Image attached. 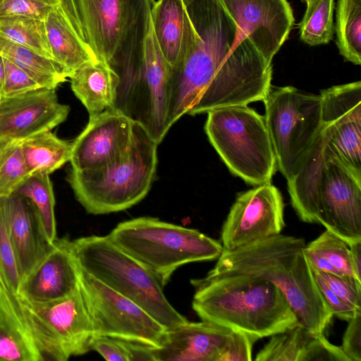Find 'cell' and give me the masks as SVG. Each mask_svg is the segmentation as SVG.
I'll return each instance as SVG.
<instances>
[{
	"label": "cell",
	"instance_id": "obj_1",
	"mask_svg": "<svg viewBox=\"0 0 361 361\" xmlns=\"http://www.w3.org/2000/svg\"><path fill=\"white\" fill-rule=\"evenodd\" d=\"M194 39L171 68L167 122L229 106L262 101L271 85L272 65L245 37L221 0H184Z\"/></svg>",
	"mask_w": 361,
	"mask_h": 361
},
{
	"label": "cell",
	"instance_id": "obj_2",
	"mask_svg": "<svg viewBox=\"0 0 361 361\" xmlns=\"http://www.w3.org/2000/svg\"><path fill=\"white\" fill-rule=\"evenodd\" d=\"M305 240L281 233L223 250L207 275H249L268 280L283 293L300 324L323 334L333 314L323 300L304 255Z\"/></svg>",
	"mask_w": 361,
	"mask_h": 361
},
{
	"label": "cell",
	"instance_id": "obj_3",
	"mask_svg": "<svg viewBox=\"0 0 361 361\" xmlns=\"http://www.w3.org/2000/svg\"><path fill=\"white\" fill-rule=\"evenodd\" d=\"M287 183L301 221L322 225L348 246L361 241V180L328 154L322 128L301 169Z\"/></svg>",
	"mask_w": 361,
	"mask_h": 361
},
{
	"label": "cell",
	"instance_id": "obj_4",
	"mask_svg": "<svg viewBox=\"0 0 361 361\" xmlns=\"http://www.w3.org/2000/svg\"><path fill=\"white\" fill-rule=\"evenodd\" d=\"M190 282L195 288L192 308L202 321L259 338L300 324L281 290L268 280L206 275Z\"/></svg>",
	"mask_w": 361,
	"mask_h": 361
},
{
	"label": "cell",
	"instance_id": "obj_5",
	"mask_svg": "<svg viewBox=\"0 0 361 361\" xmlns=\"http://www.w3.org/2000/svg\"><path fill=\"white\" fill-rule=\"evenodd\" d=\"M157 145L147 132L134 122L128 149L116 160L99 168H72L67 181L86 212L105 214L130 208L145 197L154 180Z\"/></svg>",
	"mask_w": 361,
	"mask_h": 361
},
{
	"label": "cell",
	"instance_id": "obj_6",
	"mask_svg": "<svg viewBox=\"0 0 361 361\" xmlns=\"http://www.w3.org/2000/svg\"><path fill=\"white\" fill-rule=\"evenodd\" d=\"M108 236L147 268L162 287L180 267L216 259L223 252L221 242L197 229L149 216L121 222Z\"/></svg>",
	"mask_w": 361,
	"mask_h": 361
},
{
	"label": "cell",
	"instance_id": "obj_7",
	"mask_svg": "<svg viewBox=\"0 0 361 361\" xmlns=\"http://www.w3.org/2000/svg\"><path fill=\"white\" fill-rule=\"evenodd\" d=\"M71 242L80 269L135 302L166 330L188 322L169 302L156 276L108 235L82 237Z\"/></svg>",
	"mask_w": 361,
	"mask_h": 361
},
{
	"label": "cell",
	"instance_id": "obj_8",
	"mask_svg": "<svg viewBox=\"0 0 361 361\" xmlns=\"http://www.w3.org/2000/svg\"><path fill=\"white\" fill-rule=\"evenodd\" d=\"M116 76L111 109L140 125L160 144L170 129L167 122L170 66L157 42L150 20L142 58L109 66Z\"/></svg>",
	"mask_w": 361,
	"mask_h": 361
},
{
	"label": "cell",
	"instance_id": "obj_9",
	"mask_svg": "<svg viewBox=\"0 0 361 361\" xmlns=\"http://www.w3.org/2000/svg\"><path fill=\"white\" fill-rule=\"evenodd\" d=\"M207 114L206 134L229 171L252 185L271 183L276 164L264 117L247 105Z\"/></svg>",
	"mask_w": 361,
	"mask_h": 361
},
{
	"label": "cell",
	"instance_id": "obj_10",
	"mask_svg": "<svg viewBox=\"0 0 361 361\" xmlns=\"http://www.w3.org/2000/svg\"><path fill=\"white\" fill-rule=\"evenodd\" d=\"M276 169L291 180L301 169L322 127L319 94L271 85L263 100Z\"/></svg>",
	"mask_w": 361,
	"mask_h": 361
},
{
	"label": "cell",
	"instance_id": "obj_11",
	"mask_svg": "<svg viewBox=\"0 0 361 361\" xmlns=\"http://www.w3.org/2000/svg\"><path fill=\"white\" fill-rule=\"evenodd\" d=\"M78 276L94 336L161 345L166 329L147 312L79 267Z\"/></svg>",
	"mask_w": 361,
	"mask_h": 361
},
{
	"label": "cell",
	"instance_id": "obj_12",
	"mask_svg": "<svg viewBox=\"0 0 361 361\" xmlns=\"http://www.w3.org/2000/svg\"><path fill=\"white\" fill-rule=\"evenodd\" d=\"M286 224L284 203L279 189L271 184L257 185L238 195L223 224V250H233L281 233Z\"/></svg>",
	"mask_w": 361,
	"mask_h": 361
},
{
	"label": "cell",
	"instance_id": "obj_13",
	"mask_svg": "<svg viewBox=\"0 0 361 361\" xmlns=\"http://www.w3.org/2000/svg\"><path fill=\"white\" fill-rule=\"evenodd\" d=\"M243 35L266 61L272 59L293 28L295 18L287 0H221Z\"/></svg>",
	"mask_w": 361,
	"mask_h": 361
},
{
	"label": "cell",
	"instance_id": "obj_14",
	"mask_svg": "<svg viewBox=\"0 0 361 361\" xmlns=\"http://www.w3.org/2000/svg\"><path fill=\"white\" fill-rule=\"evenodd\" d=\"M328 154L361 180V97L337 90L322 99Z\"/></svg>",
	"mask_w": 361,
	"mask_h": 361
},
{
	"label": "cell",
	"instance_id": "obj_15",
	"mask_svg": "<svg viewBox=\"0 0 361 361\" xmlns=\"http://www.w3.org/2000/svg\"><path fill=\"white\" fill-rule=\"evenodd\" d=\"M70 107L61 104L54 89L40 87L11 97H0V139L21 141L51 130L68 117Z\"/></svg>",
	"mask_w": 361,
	"mask_h": 361
},
{
	"label": "cell",
	"instance_id": "obj_16",
	"mask_svg": "<svg viewBox=\"0 0 361 361\" xmlns=\"http://www.w3.org/2000/svg\"><path fill=\"white\" fill-rule=\"evenodd\" d=\"M134 122L111 109L90 117L80 134L72 142L71 168L94 169L118 159L129 147Z\"/></svg>",
	"mask_w": 361,
	"mask_h": 361
},
{
	"label": "cell",
	"instance_id": "obj_17",
	"mask_svg": "<svg viewBox=\"0 0 361 361\" xmlns=\"http://www.w3.org/2000/svg\"><path fill=\"white\" fill-rule=\"evenodd\" d=\"M0 210L15 253L22 281L50 251L37 212L27 197L13 193L0 197Z\"/></svg>",
	"mask_w": 361,
	"mask_h": 361
},
{
	"label": "cell",
	"instance_id": "obj_18",
	"mask_svg": "<svg viewBox=\"0 0 361 361\" xmlns=\"http://www.w3.org/2000/svg\"><path fill=\"white\" fill-rule=\"evenodd\" d=\"M78 283L72 242L57 238L47 256L22 281L18 295L32 302L53 301L71 294Z\"/></svg>",
	"mask_w": 361,
	"mask_h": 361
},
{
	"label": "cell",
	"instance_id": "obj_19",
	"mask_svg": "<svg viewBox=\"0 0 361 361\" xmlns=\"http://www.w3.org/2000/svg\"><path fill=\"white\" fill-rule=\"evenodd\" d=\"M85 40L98 61L108 63L118 49L131 0H75Z\"/></svg>",
	"mask_w": 361,
	"mask_h": 361
},
{
	"label": "cell",
	"instance_id": "obj_20",
	"mask_svg": "<svg viewBox=\"0 0 361 361\" xmlns=\"http://www.w3.org/2000/svg\"><path fill=\"white\" fill-rule=\"evenodd\" d=\"M233 330L202 321L166 331L156 361H219Z\"/></svg>",
	"mask_w": 361,
	"mask_h": 361
},
{
	"label": "cell",
	"instance_id": "obj_21",
	"mask_svg": "<svg viewBox=\"0 0 361 361\" xmlns=\"http://www.w3.org/2000/svg\"><path fill=\"white\" fill-rule=\"evenodd\" d=\"M256 361H351L341 346L324 334H313L298 324L271 336L257 353Z\"/></svg>",
	"mask_w": 361,
	"mask_h": 361
},
{
	"label": "cell",
	"instance_id": "obj_22",
	"mask_svg": "<svg viewBox=\"0 0 361 361\" xmlns=\"http://www.w3.org/2000/svg\"><path fill=\"white\" fill-rule=\"evenodd\" d=\"M151 19L161 54L171 68L177 67L185 57L196 32L185 1L154 0Z\"/></svg>",
	"mask_w": 361,
	"mask_h": 361
},
{
	"label": "cell",
	"instance_id": "obj_23",
	"mask_svg": "<svg viewBox=\"0 0 361 361\" xmlns=\"http://www.w3.org/2000/svg\"><path fill=\"white\" fill-rule=\"evenodd\" d=\"M45 25L53 59L68 78L82 65L98 61L88 44L71 27L62 4L49 14Z\"/></svg>",
	"mask_w": 361,
	"mask_h": 361
},
{
	"label": "cell",
	"instance_id": "obj_24",
	"mask_svg": "<svg viewBox=\"0 0 361 361\" xmlns=\"http://www.w3.org/2000/svg\"><path fill=\"white\" fill-rule=\"evenodd\" d=\"M70 79L71 90L90 117L111 107L116 76L108 64L100 61L87 63L77 69Z\"/></svg>",
	"mask_w": 361,
	"mask_h": 361
},
{
	"label": "cell",
	"instance_id": "obj_25",
	"mask_svg": "<svg viewBox=\"0 0 361 361\" xmlns=\"http://www.w3.org/2000/svg\"><path fill=\"white\" fill-rule=\"evenodd\" d=\"M20 146L29 173L49 175L70 161L73 142L47 130L21 140Z\"/></svg>",
	"mask_w": 361,
	"mask_h": 361
},
{
	"label": "cell",
	"instance_id": "obj_26",
	"mask_svg": "<svg viewBox=\"0 0 361 361\" xmlns=\"http://www.w3.org/2000/svg\"><path fill=\"white\" fill-rule=\"evenodd\" d=\"M0 56L20 68L41 87L55 90L68 78L63 68L53 59L1 37Z\"/></svg>",
	"mask_w": 361,
	"mask_h": 361
},
{
	"label": "cell",
	"instance_id": "obj_27",
	"mask_svg": "<svg viewBox=\"0 0 361 361\" xmlns=\"http://www.w3.org/2000/svg\"><path fill=\"white\" fill-rule=\"evenodd\" d=\"M336 44L345 60L361 64V0H338Z\"/></svg>",
	"mask_w": 361,
	"mask_h": 361
},
{
	"label": "cell",
	"instance_id": "obj_28",
	"mask_svg": "<svg viewBox=\"0 0 361 361\" xmlns=\"http://www.w3.org/2000/svg\"><path fill=\"white\" fill-rule=\"evenodd\" d=\"M43 361L22 325L0 300V361Z\"/></svg>",
	"mask_w": 361,
	"mask_h": 361
},
{
	"label": "cell",
	"instance_id": "obj_29",
	"mask_svg": "<svg viewBox=\"0 0 361 361\" xmlns=\"http://www.w3.org/2000/svg\"><path fill=\"white\" fill-rule=\"evenodd\" d=\"M0 37L54 60L44 21L23 16H1Z\"/></svg>",
	"mask_w": 361,
	"mask_h": 361
},
{
	"label": "cell",
	"instance_id": "obj_30",
	"mask_svg": "<svg viewBox=\"0 0 361 361\" xmlns=\"http://www.w3.org/2000/svg\"><path fill=\"white\" fill-rule=\"evenodd\" d=\"M15 193L28 198L32 202L45 235L48 240L53 243L57 239V235L54 214L55 198L49 175H30Z\"/></svg>",
	"mask_w": 361,
	"mask_h": 361
},
{
	"label": "cell",
	"instance_id": "obj_31",
	"mask_svg": "<svg viewBox=\"0 0 361 361\" xmlns=\"http://www.w3.org/2000/svg\"><path fill=\"white\" fill-rule=\"evenodd\" d=\"M307 8L299 30L300 37L310 46L328 44L334 35V0H305Z\"/></svg>",
	"mask_w": 361,
	"mask_h": 361
},
{
	"label": "cell",
	"instance_id": "obj_32",
	"mask_svg": "<svg viewBox=\"0 0 361 361\" xmlns=\"http://www.w3.org/2000/svg\"><path fill=\"white\" fill-rule=\"evenodd\" d=\"M30 176L20 141L0 139V197L15 192Z\"/></svg>",
	"mask_w": 361,
	"mask_h": 361
},
{
	"label": "cell",
	"instance_id": "obj_33",
	"mask_svg": "<svg viewBox=\"0 0 361 361\" xmlns=\"http://www.w3.org/2000/svg\"><path fill=\"white\" fill-rule=\"evenodd\" d=\"M305 247L322 257L336 271L338 275L353 277L361 281L353 268L348 245L330 231L326 230L305 245Z\"/></svg>",
	"mask_w": 361,
	"mask_h": 361
},
{
	"label": "cell",
	"instance_id": "obj_34",
	"mask_svg": "<svg viewBox=\"0 0 361 361\" xmlns=\"http://www.w3.org/2000/svg\"><path fill=\"white\" fill-rule=\"evenodd\" d=\"M0 282L11 293L18 295L21 278L15 253L0 210Z\"/></svg>",
	"mask_w": 361,
	"mask_h": 361
},
{
	"label": "cell",
	"instance_id": "obj_35",
	"mask_svg": "<svg viewBox=\"0 0 361 361\" xmlns=\"http://www.w3.org/2000/svg\"><path fill=\"white\" fill-rule=\"evenodd\" d=\"M62 0H0V16H23L42 21Z\"/></svg>",
	"mask_w": 361,
	"mask_h": 361
},
{
	"label": "cell",
	"instance_id": "obj_36",
	"mask_svg": "<svg viewBox=\"0 0 361 361\" xmlns=\"http://www.w3.org/2000/svg\"><path fill=\"white\" fill-rule=\"evenodd\" d=\"M317 271L330 289L345 303L356 310H361V281L350 276Z\"/></svg>",
	"mask_w": 361,
	"mask_h": 361
},
{
	"label": "cell",
	"instance_id": "obj_37",
	"mask_svg": "<svg viewBox=\"0 0 361 361\" xmlns=\"http://www.w3.org/2000/svg\"><path fill=\"white\" fill-rule=\"evenodd\" d=\"M2 59L4 79L1 85V96H14L41 87L20 68L6 58Z\"/></svg>",
	"mask_w": 361,
	"mask_h": 361
},
{
	"label": "cell",
	"instance_id": "obj_38",
	"mask_svg": "<svg viewBox=\"0 0 361 361\" xmlns=\"http://www.w3.org/2000/svg\"><path fill=\"white\" fill-rule=\"evenodd\" d=\"M259 338L241 331H233L219 361H250L255 343Z\"/></svg>",
	"mask_w": 361,
	"mask_h": 361
},
{
	"label": "cell",
	"instance_id": "obj_39",
	"mask_svg": "<svg viewBox=\"0 0 361 361\" xmlns=\"http://www.w3.org/2000/svg\"><path fill=\"white\" fill-rule=\"evenodd\" d=\"M91 350L108 361H129L126 341L103 336H94Z\"/></svg>",
	"mask_w": 361,
	"mask_h": 361
},
{
	"label": "cell",
	"instance_id": "obj_40",
	"mask_svg": "<svg viewBox=\"0 0 361 361\" xmlns=\"http://www.w3.org/2000/svg\"><path fill=\"white\" fill-rule=\"evenodd\" d=\"M317 288L334 316L348 322L358 310L350 307L337 296L319 276L317 271L310 269Z\"/></svg>",
	"mask_w": 361,
	"mask_h": 361
},
{
	"label": "cell",
	"instance_id": "obj_41",
	"mask_svg": "<svg viewBox=\"0 0 361 361\" xmlns=\"http://www.w3.org/2000/svg\"><path fill=\"white\" fill-rule=\"evenodd\" d=\"M348 322L341 347L351 361H361V310Z\"/></svg>",
	"mask_w": 361,
	"mask_h": 361
},
{
	"label": "cell",
	"instance_id": "obj_42",
	"mask_svg": "<svg viewBox=\"0 0 361 361\" xmlns=\"http://www.w3.org/2000/svg\"><path fill=\"white\" fill-rule=\"evenodd\" d=\"M62 6L73 30L82 41L87 43L82 23L78 13L75 1L62 0Z\"/></svg>",
	"mask_w": 361,
	"mask_h": 361
},
{
	"label": "cell",
	"instance_id": "obj_43",
	"mask_svg": "<svg viewBox=\"0 0 361 361\" xmlns=\"http://www.w3.org/2000/svg\"><path fill=\"white\" fill-rule=\"evenodd\" d=\"M126 343L129 352V361H156L154 353V348L142 343L127 341Z\"/></svg>",
	"mask_w": 361,
	"mask_h": 361
},
{
	"label": "cell",
	"instance_id": "obj_44",
	"mask_svg": "<svg viewBox=\"0 0 361 361\" xmlns=\"http://www.w3.org/2000/svg\"><path fill=\"white\" fill-rule=\"evenodd\" d=\"M350 260L355 274L357 279L361 281V241L354 243L349 246Z\"/></svg>",
	"mask_w": 361,
	"mask_h": 361
},
{
	"label": "cell",
	"instance_id": "obj_45",
	"mask_svg": "<svg viewBox=\"0 0 361 361\" xmlns=\"http://www.w3.org/2000/svg\"><path fill=\"white\" fill-rule=\"evenodd\" d=\"M4 79V68L3 63V59L0 56V84H3Z\"/></svg>",
	"mask_w": 361,
	"mask_h": 361
},
{
	"label": "cell",
	"instance_id": "obj_46",
	"mask_svg": "<svg viewBox=\"0 0 361 361\" xmlns=\"http://www.w3.org/2000/svg\"><path fill=\"white\" fill-rule=\"evenodd\" d=\"M1 84H0V97H1Z\"/></svg>",
	"mask_w": 361,
	"mask_h": 361
}]
</instances>
